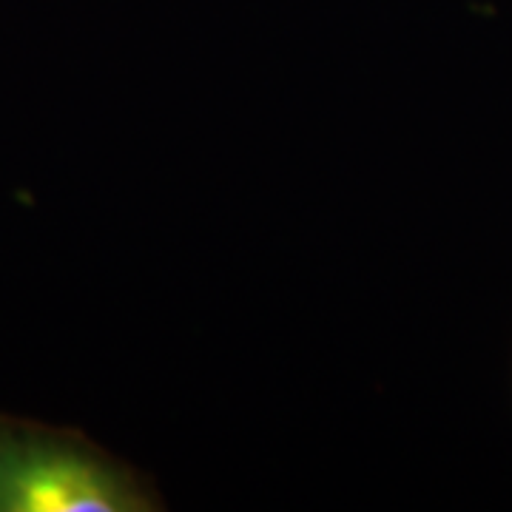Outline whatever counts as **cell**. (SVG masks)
<instances>
[{
  "mask_svg": "<svg viewBox=\"0 0 512 512\" xmlns=\"http://www.w3.org/2000/svg\"><path fill=\"white\" fill-rule=\"evenodd\" d=\"M154 481L86 433L0 413V512H157Z\"/></svg>",
  "mask_w": 512,
  "mask_h": 512,
  "instance_id": "cell-1",
  "label": "cell"
}]
</instances>
